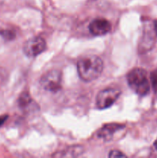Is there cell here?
<instances>
[{
  "label": "cell",
  "instance_id": "obj_1",
  "mask_svg": "<svg viewBox=\"0 0 157 158\" xmlns=\"http://www.w3.org/2000/svg\"><path fill=\"white\" fill-rule=\"evenodd\" d=\"M103 69V60L95 55H88L80 59L77 63V70L80 78L86 82L96 80Z\"/></svg>",
  "mask_w": 157,
  "mask_h": 158
},
{
  "label": "cell",
  "instance_id": "obj_2",
  "mask_svg": "<svg viewBox=\"0 0 157 158\" xmlns=\"http://www.w3.org/2000/svg\"><path fill=\"white\" fill-rule=\"evenodd\" d=\"M129 87L138 95L146 96L149 93L150 86L146 70L142 68H134L127 74Z\"/></svg>",
  "mask_w": 157,
  "mask_h": 158
},
{
  "label": "cell",
  "instance_id": "obj_3",
  "mask_svg": "<svg viewBox=\"0 0 157 158\" xmlns=\"http://www.w3.org/2000/svg\"><path fill=\"white\" fill-rule=\"evenodd\" d=\"M42 88L51 93H57L62 88V73L58 70L46 72L40 79Z\"/></svg>",
  "mask_w": 157,
  "mask_h": 158
},
{
  "label": "cell",
  "instance_id": "obj_4",
  "mask_svg": "<svg viewBox=\"0 0 157 158\" xmlns=\"http://www.w3.org/2000/svg\"><path fill=\"white\" fill-rule=\"evenodd\" d=\"M121 91L115 88H107L103 89L96 96V106L100 110L110 107L119 97Z\"/></svg>",
  "mask_w": 157,
  "mask_h": 158
},
{
  "label": "cell",
  "instance_id": "obj_5",
  "mask_svg": "<svg viewBox=\"0 0 157 158\" xmlns=\"http://www.w3.org/2000/svg\"><path fill=\"white\" fill-rule=\"evenodd\" d=\"M46 49V43L43 38L40 36H34L25 43L23 46V52L26 56L34 58L40 55Z\"/></svg>",
  "mask_w": 157,
  "mask_h": 158
},
{
  "label": "cell",
  "instance_id": "obj_6",
  "mask_svg": "<svg viewBox=\"0 0 157 158\" xmlns=\"http://www.w3.org/2000/svg\"><path fill=\"white\" fill-rule=\"evenodd\" d=\"M111 26L110 22L106 19L98 18L95 19L90 23L89 26V31L94 35H103L110 32Z\"/></svg>",
  "mask_w": 157,
  "mask_h": 158
},
{
  "label": "cell",
  "instance_id": "obj_7",
  "mask_svg": "<svg viewBox=\"0 0 157 158\" xmlns=\"http://www.w3.org/2000/svg\"><path fill=\"white\" fill-rule=\"evenodd\" d=\"M124 126L119 123H108L104 125L97 133L99 137L103 139L104 140H110L113 137L114 134L117 131H120Z\"/></svg>",
  "mask_w": 157,
  "mask_h": 158
},
{
  "label": "cell",
  "instance_id": "obj_8",
  "mask_svg": "<svg viewBox=\"0 0 157 158\" xmlns=\"http://www.w3.org/2000/svg\"><path fill=\"white\" fill-rule=\"evenodd\" d=\"M31 102H32V98L28 92L22 93L18 98V105L22 108H25L29 106Z\"/></svg>",
  "mask_w": 157,
  "mask_h": 158
},
{
  "label": "cell",
  "instance_id": "obj_9",
  "mask_svg": "<svg viewBox=\"0 0 157 158\" xmlns=\"http://www.w3.org/2000/svg\"><path fill=\"white\" fill-rule=\"evenodd\" d=\"M150 80L152 87L153 89L154 92L157 94V69H155L153 72L151 73Z\"/></svg>",
  "mask_w": 157,
  "mask_h": 158
},
{
  "label": "cell",
  "instance_id": "obj_10",
  "mask_svg": "<svg viewBox=\"0 0 157 158\" xmlns=\"http://www.w3.org/2000/svg\"><path fill=\"white\" fill-rule=\"evenodd\" d=\"M109 157H126V155L123 154V153H122L121 151H112L109 154Z\"/></svg>",
  "mask_w": 157,
  "mask_h": 158
},
{
  "label": "cell",
  "instance_id": "obj_11",
  "mask_svg": "<svg viewBox=\"0 0 157 158\" xmlns=\"http://www.w3.org/2000/svg\"><path fill=\"white\" fill-rule=\"evenodd\" d=\"M8 115H3V116H0V127L2 126L4 124L5 122L6 121V120L8 119Z\"/></svg>",
  "mask_w": 157,
  "mask_h": 158
},
{
  "label": "cell",
  "instance_id": "obj_12",
  "mask_svg": "<svg viewBox=\"0 0 157 158\" xmlns=\"http://www.w3.org/2000/svg\"><path fill=\"white\" fill-rule=\"evenodd\" d=\"M154 29H155V32L157 35V20L154 22Z\"/></svg>",
  "mask_w": 157,
  "mask_h": 158
},
{
  "label": "cell",
  "instance_id": "obj_13",
  "mask_svg": "<svg viewBox=\"0 0 157 158\" xmlns=\"http://www.w3.org/2000/svg\"><path fill=\"white\" fill-rule=\"evenodd\" d=\"M154 148L157 150V139L155 142H154Z\"/></svg>",
  "mask_w": 157,
  "mask_h": 158
}]
</instances>
